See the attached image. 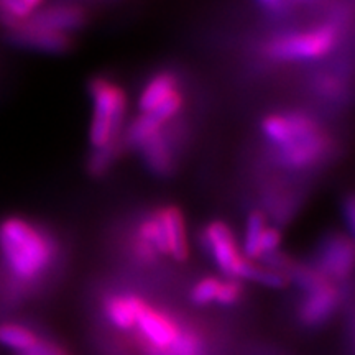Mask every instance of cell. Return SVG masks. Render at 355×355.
Listing matches in <instances>:
<instances>
[{
	"label": "cell",
	"instance_id": "obj_1",
	"mask_svg": "<svg viewBox=\"0 0 355 355\" xmlns=\"http://www.w3.org/2000/svg\"><path fill=\"white\" fill-rule=\"evenodd\" d=\"M55 239L40 224L20 216L0 220V263L17 285H33L56 260Z\"/></svg>",
	"mask_w": 355,
	"mask_h": 355
},
{
	"label": "cell",
	"instance_id": "obj_23",
	"mask_svg": "<svg viewBox=\"0 0 355 355\" xmlns=\"http://www.w3.org/2000/svg\"><path fill=\"white\" fill-rule=\"evenodd\" d=\"M260 2L268 8H278L282 6V0H260Z\"/></svg>",
	"mask_w": 355,
	"mask_h": 355
},
{
	"label": "cell",
	"instance_id": "obj_21",
	"mask_svg": "<svg viewBox=\"0 0 355 355\" xmlns=\"http://www.w3.org/2000/svg\"><path fill=\"white\" fill-rule=\"evenodd\" d=\"M25 355H64V354L61 352V350L58 349L55 344L43 343V340H40V343L35 345L33 349H30L28 352H25Z\"/></svg>",
	"mask_w": 355,
	"mask_h": 355
},
{
	"label": "cell",
	"instance_id": "obj_15",
	"mask_svg": "<svg viewBox=\"0 0 355 355\" xmlns=\"http://www.w3.org/2000/svg\"><path fill=\"white\" fill-rule=\"evenodd\" d=\"M146 303L135 295H112L105 301V316L119 329L128 331L135 327L137 319Z\"/></svg>",
	"mask_w": 355,
	"mask_h": 355
},
{
	"label": "cell",
	"instance_id": "obj_2",
	"mask_svg": "<svg viewBox=\"0 0 355 355\" xmlns=\"http://www.w3.org/2000/svg\"><path fill=\"white\" fill-rule=\"evenodd\" d=\"M87 91L92 101L89 144L94 150L119 144L128 104L125 91L112 79L104 76L92 78Z\"/></svg>",
	"mask_w": 355,
	"mask_h": 355
},
{
	"label": "cell",
	"instance_id": "obj_14",
	"mask_svg": "<svg viewBox=\"0 0 355 355\" xmlns=\"http://www.w3.org/2000/svg\"><path fill=\"white\" fill-rule=\"evenodd\" d=\"M158 211L163 227H165L168 254L176 261H186L189 257V247L183 212L176 206L159 207Z\"/></svg>",
	"mask_w": 355,
	"mask_h": 355
},
{
	"label": "cell",
	"instance_id": "obj_20",
	"mask_svg": "<svg viewBox=\"0 0 355 355\" xmlns=\"http://www.w3.org/2000/svg\"><path fill=\"white\" fill-rule=\"evenodd\" d=\"M243 295V286L239 279H225V282H220L219 291H217L216 301L220 306H232L239 303Z\"/></svg>",
	"mask_w": 355,
	"mask_h": 355
},
{
	"label": "cell",
	"instance_id": "obj_13",
	"mask_svg": "<svg viewBox=\"0 0 355 355\" xmlns=\"http://www.w3.org/2000/svg\"><path fill=\"white\" fill-rule=\"evenodd\" d=\"M10 38L15 40L17 43L24 46L32 48L37 51L44 53H64L68 51L73 44L69 35L44 32V30H37L32 26H26L25 24H19L10 28Z\"/></svg>",
	"mask_w": 355,
	"mask_h": 355
},
{
	"label": "cell",
	"instance_id": "obj_19",
	"mask_svg": "<svg viewBox=\"0 0 355 355\" xmlns=\"http://www.w3.org/2000/svg\"><path fill=\"white\" fill-rule=\"evenodd\" d=\"M220 279L214 277H206L194 285L193 290H191V301L194 304H209L212 301H216L217 291H219Z\"/></svg>",
	"mask_w": 355,
	"mask_h": 355
},
{
	"label": "cell",
	"instance_id": "obj_17",
	"mask_svg": "<svg viewBox=\"0 0 355 355\" xmlns=\"http://www.w3.org/2000/svg\"><path fill=\"white\" fill-rule=\"evenodd\" d=\"M266 227L265 214L261 211H252L245 225V241H243V252L247 260L260 259V239Z\"/></svg>",
	"mask_w": 355,
	"mask_h": 355
},
{
	"label": "cell",
	"instance_id": "obj_5",
	"mask_svg": "<svg viewBox=\"0 0 355 355\" xmlns=\"http://www.w3.org/2000/svg\"><path fill=\"white\" fill-rule=\"evenodd\" d=\"M319 130H322L321 123L303 110H283L266 115L261 121V133L266 145L270 146V152L283 148Z\"/></svg>",
	"mask_w": 355,
	"mask_h": 355
},
{
	"label": "cell",
	"instance_id": "obj_22",
	"mask_svg": "<svg viewBox=\"0 0 355 355\" xmlns=\"http://www.w3.org/2000/svg\"><path fill=\"white\" fill-rule=\"evenodd\" d=\"M344 214H345V220H347V227L350 232L354 230V214H355V209H354V198H347V202H345L344 206Z\"/></svg>",
	"mask_w": 355,
	"mask_h": 355
},
{
	"label": "cell",
	"instance_id": "obj_3",
	"mask_svg": "<svg viewBox=\"0 0 355 355\" xmlns=\"http://www.w3.org/2000/svg\"><path fill=\"white\" fill-rule=\"evenodd\" d=\"M339 43V30L334 25L324 24L303 32L283 33L270 38L261 46V55L278 63L314 61L331 55Z\"/></svg>",
	"mask_w": 355,
	"mask_h": 355
},
{
	"label": "cell",
	"instance_id": "obj_12",
	"mask_svg": "<svg viewBox=\"0 0 355 355\" xmlns=\"http://www.w3.org/2000/svg\"><path fill=\"white\" fill-rule=\"evenodd\" d=\"M180 76L171 69H162L155 73L141 89L139 97L140 114H150L158 109L163 102L180 92Z\"/></svg>",
	"mask_w": 355,
	"mask_h": 355
},
{
	"label": "cell",
	"instance_id": "obj_16",
	"mask_svg": "<svg viewBox=\"0 0 355 355\" xmlns=\"http://www.w3.org/2000/svg\"><path fill=\"white\" fill-rule=\"evenodd\" d=\"M40 343L37 334L21 324L7 322L0 326V344L20 352H28Z\"/></svg>",
	"mask_w": 355,
	"mask_h": 355
},
{
	"label": "cell",
	"instance_id": "obj_6",
	"mask_svg": "<svg viewBox=\"0 0 355 355\" xmlns=\"http://www.w3.org/2000/svg\"><path fill=\"white\" fill-rule=\"evenodd\" d=\"M270 155H272L273 162L283 170H311L329 155V135L322 128V130L304 137L298 141H293V144L283 146V148L272 150Z\"/></svg>",
	"mask_w": 355,
	"mask_h": 355
},
{
	"label": "cell",
	"instance_id": "obj_9",
	"mask_svg": "<svg viewBox=\"0 0 355 355\" xmlns=\"http://www.w3.org/2000/svg\"><path fill=\"white\" fill-rule=\"evenodd\" d=\"M316 268L327 278L344 279L352 272L354 247L343 234H331L319 247Z\"/></svg>",
	"mask_w": 355,
	"mask_h": 355
},
{
	"label": "cell",
	"instance_id": "obj_8",
	"mask_svg": "<svg viewBox=\"0 0 355 355\" xmlns=\"http://www.w3.org/2000/svg\"><path fill=\"white\" fill-rule=\"evenodd\" d=\"M135 326L139 327V332L146 347H148V352L157 355L168 352L184 332L181 331L175 319L148 304L140 313Z\"/></svg>",
	"mask_w": 355,
	"mask_h": 355
},
{
	"label": "cell",
	"instance_id": "obj_18",
	"mask_svg": "<svg viewBox=\"0 0 355 355\" xmlns=\"http://www.w3.org/2000/svg\"><path fill=\"white\" fill-rule=\"evenodd\" d=\"M121 141L119 144L104 146V148H97L92 150L91 157L87 159V171L91 173L94 178H101L107 173L112 165L115 163V159L119 157V152H121Z\"/></svg>",
	"mask_w": 355,
	"mask_h": 355
},
{
	"label": "cell",
	"instance_id": "obj_4",
	"mask_svg": "<svg viewBox=\"0 0 355 355\" xmlns=\"http://www.w3.org/2000/svg\"><path fill=\"white\" fill-rule=\"evenodd\" d=\"M202 247L220 272L232 279H247L252 261L247 260L237 248L232 229L225 222H209L202 230Z\"/></svg>",
	"mask_w": 355,
	"mask_h": 355
},
{
	"label": "cell",
	"instance_id": "obj_7",
	"mask_svg": "<svg viewBox=\"0 0 355 355\" xmlns=\"http://www.w3.org/2000/svg\"><path fill=\"white\" fill-rule=\"evenodd\" d=\"M181 127L166 125L145 140L135 152L140 153L146 170L159 178L170 176L176 168V150L180 144Z\"/></svg>",
	"mask_w": 355,
	"mask_h": 355
},
{
	"label": "cell",
	"instance_id": "obj_11",
	"mask_svg": "<svg viewBox=\"0 0 355 355\" xmlns=\"http://www.w3.org/2000/svg\"><path fill=\"white\" fill-rule=\"evenodd\" d=\"M84 21H86V13H84L81 7L55 6L37 13V15L28 17L21 24L37 30H44V32L68 35L73 30L81 28Z\"/></svg>",
	"mask_w": 355,
	"mask_h": 355
},
{
	"label": "cell",
	"instance_id": "obj_10",
	"mask_svg": "<svg viewBox=\"0 0 355 355\" xmlns=\"http://www.w3.org/2000/svg\"><path fill=\"white\" fill-rule=\"evenodd\" d=\"M337 304H339V290L332 279H324L313 290L306 291L300 308L301 321L306 326H318L326 322L336 311Z\"/></svg>",
	"mask_w": 355,
	"mask_h": 355
}]
</instances>
